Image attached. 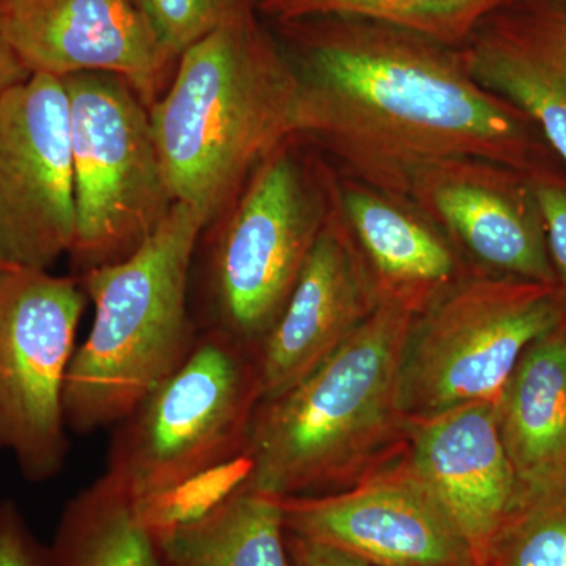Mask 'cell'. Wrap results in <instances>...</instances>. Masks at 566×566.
<instances>
[{
    "instance_id": "21",
    "label": "cell",
    "mask_w": 566,
    "mask_h": 566,
    "mask_svg": "<svg viewBox=\"0 0 566 566\" xmlns=\"http://www.w3.org/2000/svg\"><path fill=\"white\" fill-rule=\"evenodd\" d=\"M506 0H260L279 24L314 18H354L394 25L461 48Z\"/></svg>"
},
{
    "instance_id": "24",
    "label": "cell",
    "mask_w": 566,
    "mask_h": 566,
    "mask_svg": "<svg viewBox=\"0 0 566 566\" xmlns=\"http://www.w3.org/2000/svg\"><path fill=\"white\" fill-rule=\"evenodd\" d=\"M545 226L547 252L566 296V178L553 169L528 175Z\"/></svg>"
},
{
    "instance_id": "4",
    "label": "cell",
    "mask_w": 566,
    "mask_h": 566,
    "mask_svg": "<svg viewBox=\"0 0 566 566\" xmlns=\"http://www.w3.org/2000/svg\"><path fill=\"white\" fill-rule=\"evenodd\" d=\"M207 218L175 202L128 256L84 273L91 334L74 352L63 408L77 433L120 423L174 374L196 344L188 312L189 270Z\"/></svg>"
},
{
    "instance_id": "18",
    "label": "cell",
    "mask_w": 566,
    "mask_h": 566,
    "mask_svg": "<svg viewBox=\"0 0 566 566\" xmlns=\"http://www.w3.org/2000/svg\"><path fill=\"white\" fill-rule=\"evenodd\" d=\"M495 411L521 483L566 476V318L527 346Z\"/></svg>"
},
{
    "instance_id": "22",
    "label": "cell",
    "mask_w": 566,
    "mask_h": 566,
    "mask_svg": "<svg viewBox=\"0 0 566 566\" xmlns=\"http://www.w3.org/2000/svg\"><path fill=\"white\" fill-rule=\"evenodd\" d=\"M475 566H566V476L521 483Z\"/></svg>"
},
{
    "instance_id": "13",
    "label": "cell",
    "mask_w": 566,
    "mask_h": 566,
    "mask_svg": "<svg viewBox=\"0 0 566 566\" xmlns=\"http://www.w3.org/2000/svg\"><path fill=\"white\" fill-rule=\"evenodd\" d=\"M408 196L472 271L558 285L528 174L488 159H446L415 174Z\"/></svg>"
},
{
    "instance_id": "11",
    "label": "cell",
    "mask_w": 566,
    "mask_h": 566,
    "mask_svg": "<svg viewBox=\"0 0 566 566\" xmlns=\"http://www.w3.org/2000/svg\"><path fill=\"white\" fill-rule=\"evenodd\" d=\"M282 509L286 534L370 566H475L468 539L412 471L405 449L345 490L286 495Z\"/></svg>"
},
{
    "instance_id": "9",
    "label": "cell",
    "mask_w": 566,
    "mask_h": 566,
    "mask_svg": "<svg viewBox=\"0 0 566 566\" xmlns=\"http://www.w3.org/2000/svg\"><path fill=\"white\" fill-rule=\"evenodd\" d=\"M85 296L74 279L48 270L0 271V450L32 482L65 464L63 394Z\"/></svg>"
},
{
    "instance_id": "14",
    "label": "cell",
    "mask_w": 566,
    "mask_h": 566,
    "mask_svg": "<svg viewBox=\"0 0 566 566\" xmlns=\"http://www.w3.org/2000/svg\"><path fill=\"white\" fill-rule=\"evenodd\" d=\"M378 305L370 271L333 200L285 307L253 349L260 403L303 381Z\"/></svg>"
},
{
    "instance_id": "2",
    "label": "cell",
    "mask_w": 566,
    "mask_h": 566,
    "mask_svg": "<svg viewBox=\"0 0 566 566\" xmlns=\"http://www.w3.org/2000/svg\"><path fill=\"white\" fill-rule=\"evenodd\" d=\"M256 9L182 52L148 107L170 197L208 223L232 208L271 153L294 139L296 71Z\"/></svg>"
},
{
    "instance_id": "25",
    "label": "cell",
    "mask_w": 566,
    "mask_h": 566,
    "mask_svg": "<svg viewBox=\"0 0 566 566\" xmlns=\"http://www.w3.org/2000/svg\"><path fill=\"white\" fill-rule=\"evenodd\" d=\"M0 566H51L50 547L41 545L13 502H0Z\"/></svg>"
},
{
    "instance_id": "17",
    "label": "cell",
    "mask_w": 566,
    "mask_h": 566,
    "mask_svg": "<svg viewBox=\"0 0 566 566\" xmlns=\"http://www.w3.org/2000/svg\"><path fill=\"white\" fill-rule=\"evenodd\" d=\"M461 51L472 76L526 114L566 167V0H506Z\"/></svg>"
},
{
    "instance_id": "10",
    "label": "cell",
    "mask_w": 566,
    "mask_h": 566,
    "mask_svg": "<svg viewBox=\"0 0 566 566\" xmlns=\"http://www.w3.org/2000/svg\"><path fill=\"white\" fill-rule=\"evenodd\" d=\"M74 241L69 93L59 77L31 74L0 98V253L48 270Z\"/></svg>"
},
{
    "instance_id": "23",
    "label": "cell",
    "mask_w": 566,
    "mask_h": 566,
    "mask_svg": "<svg viewBox=\"0 0 566 566\" xmlns=\"http://www.w3.org/2000/svg\"><path fill=\"white\" fill-rule=\"evenodd\" d=\"M175 59L260 0H136Z\"/></svg>"
},
{
    "instance_id": "20",
    "label": "cell",
    "mask_w": 566,
    "mask_h": 566,
    "mask_svg": "<svg viewBox=\"0 0 566 566\" xmlns=\"http://www.w3.org/2000/svg\"><path fill=\"white\" fill-rule=\"evenodd\" d=\"M50 558L51 566H164L150 517L107 474L66 505Z\"/></svg>"
},
{
    "instance_id": "16",
    "label": "cell",
    "mask_w": 566,
    "mask_h": 566,
    "mask_svg": "<svg viewBox=\"0 0 566 566\" xmlns=\"http://www.w3.org/2000/svg\"><path fill=\"white\" fill-rule=\"evenodd\" d=\"M405 455L479 554L520 491L493 401L450 409L409 427Z\"/></svg>"
},
{
    "instance_id": "26",
    "label": "cell",
    "mask_w": 566,
    "mask_h": 566,
    "mask_svg": "<svg viewBox=\"0 0 566 566\" xmlns=\"http://www.w3.org/2000/svg\"><path fill=\"white\" fill-rule=\"evenodd\" d=\"M290 560L293 566H370L334 547L286 534Z\"/></svg>"
},
{
    "instance_id": "3",
    "label": "cell",
    "mask_w": 566,
    "mask_h": 566,
    "mask_svg": "<svg viewBox=\"0 0 566 566\" xmlns=\"http://www.w3.org/2000/svg\"><path fill=\"white\" fill-rule=\"evenodd\" d=\"M415 316L403 304L382 301L329 359L256 406L245 482L279 497L324 494L397 457L409 434L398 374Z\"/></svg>"
},
{
    "instance_id": "8",
    "label": "cell",
    "mask_w": 566,
    "mask_h": 566,
    "mask_svg": "<svg viewBox=\"0 0 566 566\" xmlns=\"http://www.w3.org/2000/svg\"><path fill=\"white\" fill-rule=\"evenodd\" d=\"M70 104L76 241L85 271L120 262L175 203L164 180L150 109L109 73L63 77Z\"/></svg>"
},
{
    "instance_id": "6",
    "label": "cell",
    "mask_w": 566,
    "mask_h": 566,
    "mask_svg": "<svg viewBox=\"0 0 566 566\" xmlns=\"http://www.w3.org/2000/svg\"><path fill=\"white\" fill-rule=\"evenodd\" d=\"M565 318L560 286L472 271L412 319L398 374L406 422L495 403L527 346Z\"/></svg>"
},
{
    "instance_id": "19",
    "label": "cell",
    "mask_w": 566,
    "mask_h": 566,
    "mask_svg": "<svg viewBox=\"0 0 566 566\" xmlns=\"http://www.w3.org/2000/svg\"><path fill=\"white\" fill-rule=\"evenodd\" d=\"M164 566H293L282 497L245 480L156 528Z\"/></svg>"
},
{
    "instance_id": "28",
    "label": "cell",
    "mask_w": 566,
    "mask_h": 566,
    "mask_svg": "<svg viewBox=\"0 0 566 566\" xmlns=\"http://www.w3.org/2000/svg\"><path fill=\"white\" fill-rule=\"evenodd\" d=\"M11 264L7 262L6 259H3L2 253H0V271L7 270V268H10Z\"/></svg>"
},
{
    "instance_id": "12",
    "label": "cell",
    "mask_w": 566,
    "mask_h": 566,
    "mask_svg": "<svg viewBox=\"0 0 566 566\" xmlns=\"http://www.w3.org/2000/svg\"><path fill=\"white\" fill-rule=\"evenodd\" d=\"M0 24L29 73L115 74L148 107L178 61L136 0H0Z\"/></svg>"
},
{
    "instance_id": "27",
    "label": "cell",
    "mask_w": 566,
    "mask_h": 566,
    "mask_svg": "<svg viewBox=\"0 0 566 566\" xmlns=\"http://www.w3.org/2000/svg\"><path fill=\"white\" fill-rule=\"evenodd\" d=\"M31 76L24 63L20 61L17 52L7 40L2 24H0V98L11 88Z\"/></svg>"
},
{
    "instance_id": "15",
    "label": "cell",
    "mask_w": 566,
    "mask_h": 566,
    "mask_svg": "<svg viewBox=\"0 0 566 566\" xmlns=\"http://www.w3.org/2000/svg\"><path fill=\"white\" fill-rule=\"evenodd\" d=\"M331 189L379 303L403 304L417 316L472 273L444 230L408 193L386 191L335 169Z\"/></svg>"
},
{
    "instance_id": "5",
    "label": "cell",
    "mask_w": 566,
    "mask_h": 566,
    "mask_svg": "<svg viewBox=\"0 0 566 566\" xmlns=\"http://www.w3.org/2000/svg\"><path fill=\"white\" fill-rule=\"evenodd\" d=\"M259 405L253 349L212 327L117 423L106 474L159 527L181 490L240 463Z\"/></svg>"
},
{
    "instance_id": "1",
    "label": "cell",
    "mask_w": 566,
    "mask_h": 566,
    "mask_svg": "<svg viewBox=\"0 0 566 566\" xmlns=\"http://www.w3.org/2000/svg\"><path fill=\"white\" fill-rule=\"evenodd\" d=\"M281 25L297 76L294 139L316 142L338 172L408 193L415 174L446 159L551 167L534 123L472 76L461 48L354 18Z\"/></svg>"
},
{
    "instance_id": "7",
    "label": "cell",
    "mask_w": 566,
    "mask_h": 566,
    "mask_svg": "<svg viewBox=\"0 0 566 566\" xmlns=\"http://www.w3.org/2000/svg\"><path fill=\"white\" fill-rule=\"evenodd\" d=\"M331 174L296 139L256 167L212 253L216 329L255 349L273 326L333 208Z\"/></svg>"
}]
</instances>
